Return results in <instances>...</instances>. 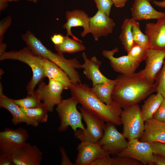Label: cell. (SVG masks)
Segmentation results:
<instances>
[{"instance_id": "cell-1", "label": "cell", "mask_w": 165, "mask_h": 165, "mask_svg": "<svg viewBox=\"0 0 165 165\" xmlns=\"http://www.w3.org/2000/svg\"><path fill=\"white\" fill-rule=\"evenodd\" d=\"M115 80L112 98L123 108L138 104L155 91L154 84L147 80L141 71L121 74Z\"/></svg>"}, {"instance_id": "cell-2", "label": "cell", "mask_w": 165, "mask_h": 165, "mask_svg": "<svg viewBox=\"0 0 165 165\" xmlns=\"http://www.w3.org/2000/svg\"><path fill=\"white\" fill-rule=\"evenodd\" d=\"M69 89L72 97L82 108L105 122H111L117 126L122 124L120 115L122 108L118 103L113 100L110 105L103 102L85 83H72Z\"/></svg>"}, {"instance_id": "cell-3", "label": "cell", "mask_w": 165, "mask_h": 165, "mask_svg": "<svg viewBox=\"0 0 165 165\" xmlns=\"http://www.w3.org/2000/svg\"><path fill=\"white\" fill-rule=\"evenodd\" d=\"M28 46L40 55L52 62L67 75L73 83H81L80 77L76 69L81 68V64L76 58L67 59L63 54L56 53L48 49L31 31H28L22 35Z\"/></svg>"}, {"instance_id": "cell-4", "label": "cell", "mask_w": 165, "mask_h": 165, "mask_svg": "<svg viewBox=\"0 0 165 165\" xmlns=\"http://www.w3.org/2000/svg\"><path fill=\"white\" fill-rule=\"evenodd\" d=\"M43 57L27 46L18 50L4 52L0 54V61L11 59L25 63L31 68L32 76L26 87L28 95L35 92V86L46 77L42 65Z\"/></svg>"}, {"instance_id": "cell-5", "label": "cell", "mask_w": 165, "mask_h": 165, "mask_svg": "<svg viewBox=\"0 0 165 165\" xmlns=\"http://www.w3.org/2000/svg\"><path fill=\"white\" fill-rule=\"evenodd\" d=\"M79 104L73 97L65 99H62L57 105L56 110L60 121L58 130L61 132L66 130L69 127L74 132L78 129L84 130L85 128L82 121L81 114L77 108Z\"/></svg>"}, {"instance_id": "cell-6", "label": "cell", "mask_w": 165, "mask_h": 165, "mask_svg": "<svg viewBox=\"0 0 165 165\" xmlns=\"http://www.w3.org/2000/svg\"><path fill=\"white\" fill-rule=\"evenodd\" d=\"M123 134L129 140L140 138L144 130L145 121L138 104L123 108L120 115Z\"/></svg>"}, {"instance_id": "cell-7", "label": "cell", "mask_w": 165, "mask_h": 165, "mask_svg": "<svg viewBox=\"0 0 165 165\" xmlns=\"http://www.w3.org/2000/svg\"><path fill=\"white\" fill-rule=\"evenodd\" d=\"M86 127L85 130L78 129L75 136L81 142H97L103 136L105 124L104 121L82 107H79Z\"/></svg>"}, {"instance_id": "cell-8", "label": "cell", "mask_w": 165, "mask_h": 165, "mask_svg": "<svg viewBox=\"0 0 165 165\" xmlns=\"http://www.w3.org/2000/svg\"><path fill=\"white\" fill-rule=\"evenodd\" d=\"M111 122L105 124L104 133L97 143L108 154H117L127 147L128 141Z\"/></svg>"}, {"instance_id": "cell-9", "label": "cell", "mask_w": 165, "mask_h": 165, "mask_svg": "<svg viewBox=\"0 0 165 165\" xmlns=\"http://www.w3.org/2000/svg\"><path fill=\"white\" fill-rule=\"evenodd\" d=\"M28 137L27 130L24 128H6L0 132V153L12 155L26 143Z\"/></svg>"}, {"instance_id": "cell-10", "label": "cell", "mask_w": 165, "mask_h": 165, "mask_svg": "<svg viewBox=\"0 0 165 165\" xmlns=\"http://www.w3.org/2000/svg\"><path fill=\"white\" fill-rule=\"evenodd\" d=\"M117 156L135 159L143 165L153 163L154 154L150 144L139 141L138 138L129 140L126 148Z\"/></svg>"}, {"instance_id": "cell-11", "label": "cell", "mask_w": 165, "mask_h": 165, "mask_svg": "<svg viewBox=\"0 0 165 165\" xmlns=\"http://www.w3.org/2000/svg\"><path fill=\"white\" fill-rule=\"evenodd\" d=\"M64 89V86L61 83L49 79L47 84L42 82L39 83L35 92L41 101L47 107L48 112H53L54 106L61 101V94Z\"/></svg>"}, {"instance_id": "cell-12", "label": "cell", "mask_w": 165, "mask_h": 165, "mask_svg": "<svg viewBox=\"0 0 165 165\" xmlns=\"http://www.w3.org/2000/svg\"><path fill=\"white\" fill-rule=\"evenodd\" d=\"M90 17L86 12L80 9H74L71 11H67L65 13L66 22L63 25V28L66 30L67 35L71 36L72 38L81 43L82 41L74 35L71 31L73 27H81L83 30L81 33L82 37H85L90 33L89 23Z\"/></svg>"}, {"instance_id": "cell-13", "label": "cell", "mask_w": 165, "mask_h": 165, "mask_svg": "<svg viewBox=\"0 0 165 165\" xmlns=\"http://www.w3.org/2000/svg\"><path fill=\"white\" fill-rule=\"evenodd\" d=\"M115 26L113 20L101 11L98 10L94 16L90 18V33L96 41L100 37L107 36L112 33Z\"/></svg>"}, {"instance_id": "cell-14", "label": "cell", "mask_w": 165, "mask_h": 165, "mask_svg": "<svg viewBox=\"0 0 165 165\" xmlns=\"http://www.w3.org/2000/svg\"><path fill=\"white\" fill-rule=\"evenodd\" d=\"M118 51V48L116 47L111 50H103L102 54L109 60L111 67L116 72L121 74H128L134 72L140 64L127 55L115 57L114 54Z\"/></svg>"}, {"instance_id": "cell-15", "label": "cell", "mask_w": 165, "mask_h": 165, "mask_svg": "<svg viewBox=\"0 0 165 165\" xmlns=\"http://www.w3.org/2000/svg\"><path fill=\"white\" fill-rule=\"evenodd\" d=\"M145 34L150 49L165 50V17L157 20L156 23H147Z\"/></svg>"}, {"instance_id": "cell-16", "label": "cell", "mask_w": 165, "mask_h": 165, "mask_svg": "<svg viewBox=\"0 0 165 165\" xmlns=\"http://www.w3.org/2000/svg\"><path fill=\"white\" fill-rule=\"evenodd\" d=\"M77 149L75 165H89L96 159L108 154L97 142H81Z\"/></svg>"}, {"instance_id": "cell-17", "label": "cell", "mask_w": 165, "mask_h": 165, "mask_svg": "<svg viewBox=\"0 0 165 165\" xmlns=\"http://www.w3.org/2000/svg\"><path fill=\"white\" fill-rule=\"evenodd\" d=\"M43 153L36 145L26 143L12 155L14 165H39Z\"/></svg>"}, {"instance_id": "cell-18", "label": "cell", "mask_w": 165, "mask_h": 165, "mask_svg": "<svg viewBox=\"0 0 165 165\" xmlns=\"http://www.w3.org/2000/svg\"><path fill=\"white\" fill-rule=\"evenodd\" d=\"M165 58V50L149 49L145 60V66L141 71L149 82L154 83Z\"/></svg>"}, {"instance_id": "cell-19", "label": "cell", "mask_w": 165, "mask_h": 165, "mask_svg": "<svg viewBox=\"0 0 165 165\" xmlns=\"http://www.w3.org/2000/svg\"><path fill=\"white\" fill-rule=\"evenodd\" d=\"M152 0H134L130 10L133 19L136 20L157 19L165 17V12L155 9Z\"/></svg>"}, {"instance_id": "cell-20", "label": "cell", "mask_w": 165, "mask_h": 165, "mask_svg": "<svg viewBox=\"0 0 165 165\" xmlns=\"http://www.w3.org/2000/svg\"><path fill=\"white\" fill-rule=\"evenodd\" d=\"M0 106L7 110L12 116V122L14 125L24 123L28 125L36 127L38 123L28 117L20 109V107L15 103L13 99L8 97L3 93V88L0 84Z\"/></svg>"}, {"instance_id": "cell-21", "label": "cell", "mask_w": 165, "mask_h": 165, "mask_svg": "<svg viewBox=\"0 0 165 165\" xmlns=\"http://www.w3.org/2000/svg\"><path fill=\"white\" fill-rule=\"evenodd\" d=\"M140 141L165 143V122L153 118L145 121L144 131Z\"/></svg>"}, {"instance_id": "cell-22", "label": "cell", "mask_w": 165, "mask_h": 165, "mask_svg": "<svg viewBox=\"0 0 165 165\" xmlns=\"http://www.w3.org/2000/svg\"><path fill=\"white\" fill-rule=\"evenodd\" d=\"M84 63L81 64L83 73L86 78L91 81L93 86L109 80L101 72L99 68L102 62L95 56L89 59L85 52L82 53Z\"/></svg>"}, {"instance_id": "cell-23", "label": "cell", "mask_w": 165, "mask_h": 165, "mask_svg": "<svg viewBox=\"0 0 165 165\" xmlns=\"http://www.w3.org/2000/svg\"><path fill=\"white\" fill-rule=\"evenodd\" d=\"M42 65L46 77L62 83L65 90L69 89L72 83L67 74L56 64L43 57Z\"/></svg>"}, {"instance_id": "cell-24", "label": "cell", "mask_w": 165, "mask_h": 165, "mask_svg": "<svg viewBox=\"0 0 165 165\" xmlns=\"http://www.w3.org/2000/svg\"><path fill=\"white\" fill-rule=\"evenodd\" d=\"M116 83L115 79H109L93 86L91 89L93 93L101 101L106 104L110 105L113 101L112 95Z\"/></svg>"}, {"instance_id": "cell-25", "label": "cell", "mask_w": 165, "mask_h": 165, "mask_svg": "<svg viewBox=\"0 0 165 165\" xmlns=\"http://www.w3.org/2000/svg\"><path fill=\"white\" fill-rule=\"evenodd\" d=\"M164 97L159 93L150 95L144 101L141 112L145 121L153 118V115L163 100Z\"/></svg>"}, {"instance_id": "cell-26", "label": "cell", "mask_w": 165, "mask_h": 165, "mask_svg": "<svg viewBox=\"0 0 165 165\" xmlns=\"http://www.w3.org/2000/svg\"><path fill=\"white\" fill-rule=\"evenodd\" d=\"M132 27V18L125 19L121 26V31L119 37L124 49L127 53L131 49L134 43Z\"/></svg>"}, {"instance_id": "cell-27", "label": "cell", "mask_w": 165, "mask_h": 165, "mask_svg": "<svg viewBox=\"0 0 165 165\" xmlns=\"http://www.w3.org/2000/svg\"><path fill=\"white\" fill-rule=\"evenodd\" d=\"M54 47L57 53L61 54L64 53H74L86 49L85 46L82 43L69 38L67 35L64 36L62 43L55 45Z\"/></svg>"}, {"instance_id": "cell-28", "label": "cell", "mask_w": 165, "mask_h": 165, "mask_svg": "<svg viewBox=\"0 0 165 165\" xmlns=\"http://www.w3.org/2000/svg\"><path fill=\"white\" fill-rule=\"evenodd\" d=\"M21 110L29 118L38 123L46 122L48 118L47 107L43 103L40 106L33 108L20 107Z\"/></svg>"}, {"instance_id": "cell-29", "label": "cell", "mask_w": 165, "mask_h": 165, "mask_svg": "<svg viewBox=\"0 0 165 165\" xmlns=\"http://www.w3.org/2000/svg\"><path fill=\"white\" fill-rule=\"evenodd\" d=\"M149 48L148 44H141L134 42V44L127 55L133 60L139 64L145 60Z\"/></svg>"}, {"instance_id": "cell-30", "label": "cell", "mask_w": 165, "mask_h": 165, "mask_svg": "<svg viewBox=\"0 0 165 165\" xmlns=\"http://www.w3.org/2000/svg\"><path fill=\"white\" fill-rule=\"evenodd\" d=\"M14 102L19 107L26 108H33L41 105L42 103L35 92L28 95L25 98L19 99H13Z\"/></svg>"}, {"instance_id": "cell-31", "label": "cell", "mask_w": 165, "mask_h": 165, "mask_svg": "<svg viewBox=\"0 0 165 165\" xmlns=\"http://www.w3.org/2000/svg\"><path fill=\"white\" fill-rule=\"evenodd\" d=\"M132 31L134 42L141 44L148 45L147 37L141 31L139 23L132 18Z\"/></svg>"}, {"instance_id": "cell-32", "label": "cell", "mask_w": 165, "mask_h": 165, "mask_svg": "<svg viewBox=\"0 0 165 165\" xmlns=\"http://www.w3.org/2000/svg\"><path fill=\"white\" fill-rule=\"evenodd\" d=\"M154 84L155 91L165 97V58L163 66L157 74Z\"/></svg>"}, {"instance_id": "cell-33", "label": "cell", "mask_w": 165, "mask_h": 165, "mask_svg": "<svg viewBox=\"0 0 165 165\" xmlns=\"http://www.w3.org/2000/svg\"><path fill=\"white\" fill-rule=\"evenodd\" d=\"M112 165H141L143 164L135 159L127 157L117 156L112 158Z\"/></svg>"}, {"instance_id": "cell-34", "label": "cell", "mask_w": 165, "mask_h": 165, "mask_svg": "<svg viewBox=\"0 0 165 165\" xmlns=\"http://www.w3.org/2000/svg\"><path fill=\"white\" fill-rule=\"evenodd\" d=\"M98 10L102 11L109 16L111 7L113 5L112 0H93Z\"/></svg>"}, {"instance_id": "cell-35", "label": "cell", "mask_w": 165, "mask_h": 165, "mask_svg": "<svg viewBox=\"0 0 165 165\" xmlns=\"http://www.w3.org/2000/svg\"><path fill=\"white\" fill-rule=\"evenodd\" d=\"M154 155L165 157V143L159 142L149 143Z\"/></svg>"}, {"instance_id": "cell-36", "label": "cell", "mask_w": 165, "mask_h": 165, "mask_svg": "<svg viewBox=\"0 0 165 165\" xmlns=\"http://www.w3.org/2000/svg\"><path fill=\"white\" fill-rule=\"evenodd\" d=\"M153 118L159 121L165 122V97L153 114Z\"/></svg>"}, {"instance_id": "cell-37", "label": "cell", "mask_w": 165, "mask_h": 165, "mask_svg": "<svg viewBox=\"0 0 165 165\" xmlns=\"http://www.w3.org/2000/svg\"><path fill=\"white\" fill-rule=\"evenodd\" d=\"M12 22L10 16H7L0 21V44L2 42L4 34L10 26Z\"/></svg>"}, {"instance_id": "cell-38", "label": "cell", "mask_w": 165, "mask_h": 165, "mask_svg": "<svg viewBox=\"0 0 165 165\" xmlns=\"http://www.w3.org/2000/svg\"><path fill=\"white\" fill-rule=\"evenodd\" d=\"M107 154L91 162L89 165H112V158Z\"/></svg>"}, {"instance_id": "cell-39", "label": "cell", "mask_w": 165, "mask_h": 165, "mask_svg": "<svg viewBox=\"0 0 165 165\" xmlns=\"http://www.w3.org/2000/svg\"><path fill=\"white\" fill-rule=\"evenodd\" d=\"M0 165H14L12 155L0 154Z\"/></svg>"}, {"instance_id": "cell-40", "label": "cell", "mask_w": 165, "mask_h": 165, "mask_svg": "<svg viewBox=\"0 0 165 165\" xmlns=\"http://www.w3.org/2000/svg\"><path fill=\"white\" fill-rule=\"evenodd\" d=\"M60 152L61 154V165H75V163L72 162L69 159L64 149L62 147H60Z\"/></svg>"}, {"instance_id": "cell-41", "label": "cell", "mask_w": 165, "mask_h": 165, "mask_svg": "<svg viewBox=\"0 0 165 165\" xmlns=\"http://www.w3.org/2000/svg\"><path fill=\"white\" fill-rule=\"evenodd\" d=\"M64 36L61 34H55L51 36V39L55 45H58L63 42Z\"/></svg>"}, {"instance_id": "cell-42", "label": "cell", "mask_w": 165, "mask_h": 165, "mask_svg": "<svg viewBox=\"0 0 165 165\" xmlns=\"http://www.w3.org/2000/svg\"><path fill=\"white\" fill-rule=\"evenodd\" d=\"M153 163L157 165H165V157L154 155Z\"/></svg>"}, {"instance_id": "cell-43", "label": "cell", "mask_w": 165, "mask_h": 165, "mask_svg": "<svg viewBox=\"0 0 165 165\" xmlns=\"http://www.w3.org/2000/svg\"><path fill=\"white\" fill-rule=\"evenodd\" d=\"M113 5L117 8H122L124 6L127 0H112Z\"/></svg>"}, {"instance_id": "cell-44", "label": "cell", "mask_w": 165, "mask_h": 165, "mask_svg": "<svg viewBox=\"0 0 165 165\" xmlns=\"http://www.w3.org/2000/svg\"><path fill=\"white\" fill-rule=\"evenodd\" d=\"M19 0H0V9L2 11L6 8L8 5V2H14Z\"/></svg>"}, {"instance_id": "cell-45", "label": "cell", "mask_w": 165, "mask_h": 165, "mask_svg": "<svg viewBox=\"0 0 165 165\" xmlns=\"http://www.w3.org/2000/svg\"><path fill=\"white\" fill-rule=\"evenodd\" d=\"M152 3L157 6L165 9V0L159 1L153 0Z\"/></svg>"}, {"instance_id": "cell-46", "label": "cell", "mask_w": 165, "mask_h": 165, "mask_svg": "<svg viewBox=\"0 0 165 165\" xmlns=\"http://www.w3.org/2000/svg\"><path fill=\"white\" fill-rule=\"evenodd\" d=\"M27 0L28 1L32 2L35 3H36L38 1V0Z\"/></svg>"}, {"instance_id": "cell-47", "label": "cell", "mask_w": 165, "mask_h": 165, "mask_svg": "<svg viewBox=\"0 0 165 165\" xmlns=\"http://www.w3.org/2000/svg\"></svg>"}]
</instances>
